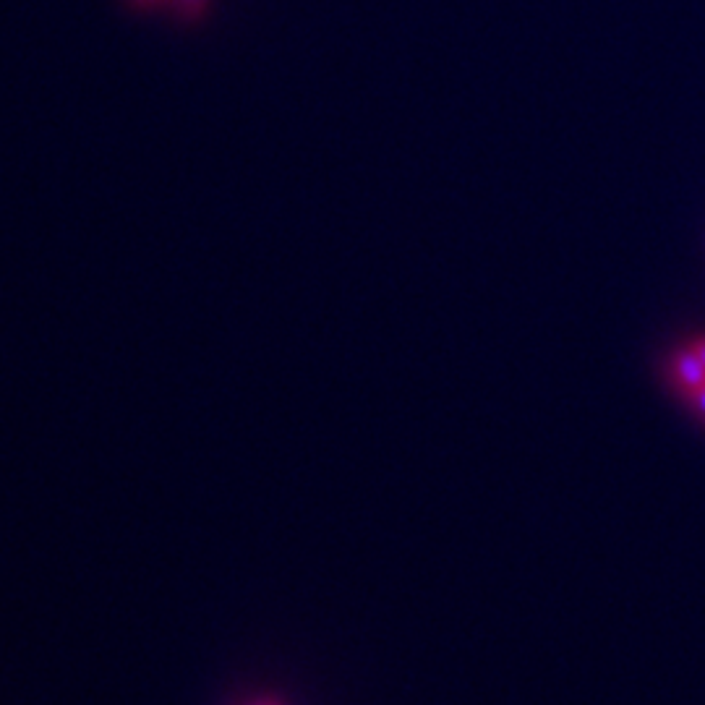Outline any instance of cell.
Returning a JSON list of instances; mask_svg holds the SVG:
<instances>
[{"instance_id": "277c9868", "label": "cell", "mask_w": 705, "mask_h": 705, "mask_svg": "<svg viewBox=\"0 0 705 705\" xmlns=\"http://www.w3.org/2000/svg\"><path fill=\"white\" fill-rule=\"evenodd\" d=\"M687 403H692V408L698 410L700 416L705 418V384H703V387H700L698 392H692V395L687 397Z\"/></svg>"}, {"instance_id": "8992f818", "label": "cell", "mask_w": 705, "mask_h": 705, "mask_svg": "<svg viewBox=\"0 0 705 705\" xmlns=\"http://www.w3.org/2000/svg\"><path fill=\"white\" fill-rule=\"evenodd\" d=\"M249 705H282V703L275 698H256L254 703H249Z\"/></svg>"}, {"instance_id": "7a4b0ae2", "label": "cell", "mask_w": 705, "mask_h": 705, "mask_svg": "<svg viewBox=\"0 0 705 705\" xmlns=\"http://www.w3.org/2000/svg\"><path fill=\"white\" fill-rule=\"evenodd\" d=\"M168 8L175 14V19L186 21V24H196L207 14L209 0H170Z\"/></svg>"}, {"instance_id": "5b68a950", "label": "cell", "mask_w": 705, "mask_h": 705, "mask_svg": "<svg viewBox=\"0 0 705 705\" xmlns=\"http://www.w3.org/2000/svg\"><path fill=\"white\" fill-rule=\"evenodd\" d=\"M690 348L695 350L700 356V361L705 363V335H698V337H692V343H690Z\"/></svg>"}, {"instance_id": "3957f363", "label": "cell", "mask_w": 705, "mask_h": 705, "mask_svg": "<svg viewBox=\"0 0 705 705\" xmlns=\"http://www.w3.org/2000/svg\"><path fill=\"white\" fill-rule=\"evenodd\" d=\"M131 8H139V11H152V8H165L170 6V0H128Z\"/></svg>"}, {"instance_id": "6da1fadb", "label": "cell", "mask_w": 705, "mask_h": 705, "mask_svg": "<svg viewBox=\"0 0 705 705\" xmlns=\"http://www.w3.org/2000/svg\"><path fill=\"white\" fill-rule=\"evenodd\" d=\"M672 382L685 400L705 384V363L690 345L677 350V356L672 358Z\"/></svg>"}]
</instances>
